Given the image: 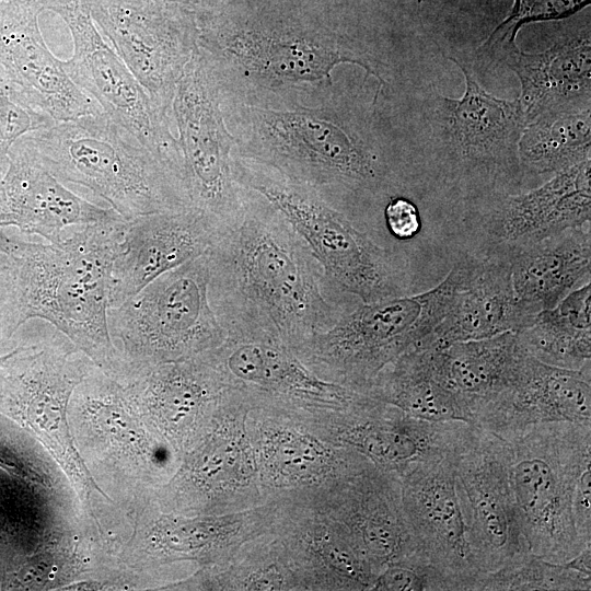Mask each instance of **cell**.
<instances>
[{"label": "cell", "instance_id": "cell-1", "mask_svg": "<svg viewBox=\"0 0 591 591\" xmlns=\"http://www.w3.org/2000/svg\"><path fill=\"white\" fill-rule=\"evenodd\" d=\"M197 49L222 102L260 107L315 105L339 86L341 63L378 80L386 65L363 40L332 20L324 0H225L197 12Z\"/></svg>", "mask_w": 591, "mask_h": 591}, {"label": "cell", "instance_id": "cell-2", "mask_svg": "<svg viewBox=\"0 0 591 591\" xmlns=\"http://www.w3.org/2000/svg\"><path fill=\"white\" fill-rule=\"evenodd\" d=\"M206 256L208 298L222 327L273 331L299 357L317 332L347 313L337 299L344 292L308 243L258 193L245 188L240 212L217 232Z\"/></svg>", "mask_w": 591, "mask_h": 591}, {"label": "cell", "instance_id": "cell-3", "mask_svg": "<svg viewBox=\"0 0 591 591\" xmlns=\"http://www.w3.org/2000/svg\"><path fill=\"white\" fill-rule=\"evenodd\" d=\"M221 103L237 157L309 187L349 220L395 185L392 154L373 114L340 88L315 105Z\"/></svg>", "mask_w": 591, "mask_h": 591}, {"label": "cell", "instance_id": "cell-4", "mask_svg": "<svg viewBox=\"0 0 591 591\" xmlns=\"http://www.w3.org/2000/svg\"><path fill=\"white\" fill-rule=\"evenodd\" d=\"M126 220L82 225L56 243L26 242L0 230L10 265L0 273V336L39 318L62 333L107 375L123 361L108 331V286Z\"/></svg>", "mask_w": 591, "mask_h": 591}, {"label": "cell", "instance_id": "cell-5", "mask_svg": "<svg viewBox=\"0 0 591 591\" xmlns=\"http://www.w3.org/2000/svg\"><path fill=\"white\" fill-rule=\"evenodd\" d=\"M28 137L55 177L89 188L126 221L192 209L171 169L106 113L58 121Z\"/></svg>", "mask_w": 591, "mask_h": 591}, {"label": "cell", "instance_id": "cell-6", "mask_svg": "<svg viewBox=\"0 0 591 591\" xmlns=\"http://www.w3.org/2000/svg\"><path fill=\"white\" fill-rule=\"evenodd\" d=\"M474 260L457 262L426 292L361 303L317 332L299 359L318 376L367 393L385 366L416 347L445 316Z\"/></svg>", "mask_w": 591, "mask_h": 591}, {"label": "cell", "instance_id": "cell-7", "mask_svg": "<svg viewBox=\"0 0 591 591\" xmlns=\"http://www.w3.org/2000/svg\"><path fill=\"white\" fill-rule=\"evenodd\" d=\"M518 519L529 551L564 564L584 546L575 528L572 499L591 459V425L529 426L502 437Z\"/></svg>", "mask_w": 591, "mask_h": 591}, {"label": "cell", "instance_id": "cell-8", "mask_svg": "<svg viewBox=\"0 0 591 591\" xmlns=\"http://www.w3.org/2000/svg\"><path fill=\"white\" fill-rule=\"evenodd\" d=\"M233 175L241 187L260 194L282 212L338 290L361 303L406 294L403 258L376 244L312 189L235 153Z\"/></svg>", "mask_w": 591, "mask_h": 591}, {"label": "cell", "instance_id": "cell-9", "mask_svg": "<svg viewBox=\"0 0 591 591\" xmlns=\"http://www.w3.org/2000/svg\"><path fill=\"white\" fill-rule=\"evenodd\" d=\"M465 77L460 99L439 94L432 85L425 114L431 129L438 166L472 200L507 192L522 178L518 142L526 125L518 99H498L486 92L466 65L449 57Z\"/></svg>", "mask_w": 591, "mask_h": 591}, {"label": "cell", "instance_id": "cell-10", "mask_svg": "<svg viewBox=\"0 0 591 591\" xmlns=\"http://www.w3.org/2000/svg\"><path fill=\"white\" fill-rule=\"evenodd\" d=\"M206 253L169 270L120 305L108 309L113 343L119 341L123 375L195 357L225 338L208 298Z\"/></svg>", "mask_w": 591, "mask_h": 591}, {"label": "cell", "instance_id": "cell-11", "mask_svg": "<svg viewBox=\"0 0 591 591\" xmlns=\"http://www.w3.org/2000/svg\"><path fill=\"white\" fill-rule=\"evenodd\" d=\"M218 84L196 49L177 82L171 118L177 130L182 183L192 209L221 230L242 208L245 188L233 175L235 141Z\"/></svg>", "mask_w": 591, "mask_h": 591}, {"label": "cell", "instance_id": "cell-12", "mask_svg": "<svg viewBox=\"0 0 591 591\" xmlns=\"http://www.w3.org/2000/svg\"><path fill=\"white\" fill-rule=\"evenodd\" d=\"M42 1L45 10L65 21L72 36L73 54L70 59L61 60L65 72L104 113L160 158L182 183L181 155L171 115L152 101L103 39L88 0Z\"/></svg>", "mask_w": 591, "mask_h": 591}, {"label": "cell", "instance_id": "cell-13", "mask_svg": "<svg viewBox=\"0 0 591 591\" xmlns=\"http://www.w3.org/2000/svg\"><path fill=\"white\" fill-rule=\"evenodd\" d=\"M225 338L206 351L228 383L252 402L291 413L324 415L367 396L309 369L273 331L231 324Z\"/></svg>", "mask_w": 591, "mask_h": 591}, {"label": "cell", "instance_id": "cell-14", "mask_svg": "<svg viewBox=\"0 0 591 591\" xmlns=\"http://www.w3.org/2000/svg\"><path fill=\"white\" fill-rule=\"evenodd\" d=\"M451 459L466 538L477 570L483 575L495 571L530 552L510 487L506 440L464 422Z\"/></svg>", "mask_w": 591, "mask_h": 591}, {"label": "cell", "instance_id": "cell-15", "mask_svg": "<svg viewBox=\"0 0 591 591\" xmlns=\"http://www.w3.org/2000/svg\"><path fill=\"white\" fill-rule=\"evenodd\" d=\"M88 2L96 26L152 101L170 114L177 82L197 49L198 11L155 0Z\"/></svg>", "mask_w": 591, "mask_h": 591}, {"label": "cell", "instance_id": "cell-16", "mask_svg": "<svg viewBox=\"0 0 591 591\" xmlns=\"http://www.w3.org/2000/svg\"><path fill=\"white\" fill-rule=\"evenodd\" d=\"M590 169L591 159L526 193H493L473 199L466 222L482 257H507L555 233L590 223Z\"/></svg>", "mask_w": 591, "mask_h": 591}, {"label": "cell", "instance_id": "cell-17", "mask_svg": "<svg viewBox=\"0 0 591 591\" xmlns=\"http://www.w3.org/2000/svg\"><path fill=\"white\" fill-rule=\"evenodd\" d=\"M399 482L416 551L445 575L456 591L477 590L483 573L474 565L466 538L451 453L414 464Z\"/></svg>", "mask_w": 591, "mask_h": 591}, {"label": "cell", "instance_id": "cell-18", "mask_svg": "<svg viewBox=\"0 0 591 591\" xmlns=\"http://www.w3.org/2000/svg\"><path fill=\"white\" fill-rule=\"evenodd\" d=\"M324 438L352 449L398 478L414 464L448 455L463 421H427L367 395L324 416Z\"/></svg>", "mask_w": 591, "mask_h": 591}, {"label": "cell", "instance_id": "cell-19", "mask_svg": "<svg viewBox=\"0 0 591 591\" xmlns=\"http://www.w3.org/2000/svg\"><path fill=\"white\" fill-rule=\"evenodd\" d=\"M322 489L324 509L343 525L376 575L416 551L396 475L370 462Z\"/></svg>", "mask_w": 591, "mask_h": 591}, {"label": "cell", "instance_id": "cell-20", "mask_svg": "<svg viewBox=\"0 0 591 591\" xmlns=\"http://www.w3.org/2000/svg\"><path fill=\"white\" fill-rule=\"evenodd\" d=\"M42 0H0V65L56 123L104 113L65 72L38 25Z\"/></svg>", "mask_w": 591, "mask_h": 591}, {"label": "cell", "instance_id": "cell-21", "mask_svg": "<svg viewBox=\"0 0 591 591\" xmlns=\"http://www.w3.org/2000/svg\"><path fill=\"white\" fill-rule=\"evenodd\" d=\"M120 219L112 208L99 207L65 187L43 165L28 134L11 147L0 179V228L13 225L56 243L67 227Z\"/></svg>", "mask_w": 591, "mask_h": 591}, {"label": "cell", "instance_id": "cell-22", "mask_svg": "<svg viewBox=\"0 0 591 591\" xmlns=\"http://www.w3.org/2000/svg\"><path fill=\"white\" fill-rule=\"evenodd\" d=\"M217 232L213 223L195 209L126 221L109 279V309L120 305L162 274L206 253Z\"/></svg>", "mask_w": 591, "mask_h": 591}, {"label": "cell", "instance_id": "cell-23", "mask_svg": "<svg viewBox=\"0 0 591 591\" xmlns=\"http://www.w3.org/2000/svg\"><path fill=\"white\" fill-rule=\"evenodd\" d=\"M558 421L591 425V361L570 370L529 354L513 385L475 414L474 426L506 437Z\"/></svg>", "mask_w": 591, "mask_h": 591}, {"label": "cell", "instance_id": "cell-24", "mask_svg": "<svg viewBox=\"0 0 591 591\" xmlns=\"http://www.w3.org/2000/svg\"><path fill=\"white\" fill-rule=\"evenodd\" d=\"M128 378L131 399L177 437L199 418L216 415L233 392L206 352L140 369Z\"/></svg>", "mask_w": 591, "mask_h": 591}, {"label": "cell", "instance_id": "cell-25", "mask_svg": "<svg viewBox=\"0 0 591 591\" xmlns=\"http://www.w3.org/2000/svg\"><path fill=\"white\" fill-rule=\"evenodd\" d=\"M534 316L514 293L508 259L475 256L470 276L445 316L416 347L441 349L456 341L519 332Z\"/></svg>", "mask_w": 591, "mask_h": 591}, {"label": "cell", "instance_id": "cell-26", "mask_svg": "<svg viewBox=\"0 0 591 591\" xmlns=\"http://www.w3.org/2000/svg\"><path fill=\"white\" fill-rule=\"evenodd\" d=\"M248 431L263 487L314 488L355 473L371 462L352 449L322 440L296 426L259 422Z\"/></svg>", "mask_w": 591, "mask_h": 591}, {"label": "cell", "instance_id": "cell-27", "mask_svg": "<svg viewBox=\"0 0 591 591\" xmlns=\"http://www.w3.org/2000/svg\"><path fill=\"white\" fill-rule=\"evenodd\" d=\"M503 61L519 78L526 123L552 112H580L590 108L591 37L590 23L560 37L546 50L524 53L518 46L505 54Z\"/></svg>", "mask_w": 591, "mask_h": 591}, {"label": "cell", "instance_id": "cell-28", "mask_svg": "<svg viewBox=\"0 0 591 591\" xmlns=\"http://www.w3.org/2000/svg\"><path fill=\"white\" fill-rule=\"evenodd\" d=\"M250 406L235 390L220 410V421L186 463L184 478L210 501L233 505L257 494L258 470L246 427Z\"/></svg>", "mask_w": 591, "mask_h": 591}, {"label": "cell", "instance_id": "cell-29", "mask_svg": "<svg viewBox=\"0 0 591 591\" xmlns=\"http://www.w3.org/2000/svg\"><path fill=\"white\" fill-rule=\"evenodd\" d=\"M506 258L518 300L536 315L590 282V223L523 246Z\"/></svg>", "mask_w": 591, "mask_h": 591}, {"label": "cell", "instance_id": "cell-30", "mask_svg": "<svg viewBox=\"0 0 591 591\" xmlns=\"http://www.w3.org/2000/svg\"><path fill=\"white\" fill-rule=\"evenodd\" d=\"M436 378L475 414L515 382L529 352L517 332L429 349Z\"/></svg>", "mask_w": 591, "mask_h": 591}, {"label": "cell", "instance_id": "cell-31", "mask_svg": "<svg viewBox=\"0 0 591 591\" xmlns=\"http://www.w3.org/2000/svg\"><path fill=\"white\" fill-rule=\"evenodd\" d=\"M367 394L418 419L474 425L470 409L436 378L425 348H412L385 366Z\"/></svg>", "mask_w": 591, "mask_h": 591}, {"label": "cell", "instance_id": "cell-32", "mask_svg": "<svg viewBox=\"0 0 591 591\" xmlns=\"http://www.w3.org/2000/svg\"><path fill=\"white\" fill-rule=\"evenodd\" d=\"M526 351L549 366L578 370L591 361V286L571 291L517 332Z\"/></svg>", "mask_w": 591, "mask_h": 591}, {"label": "cell", "instance_id": "cell-33", "mask_svg": "<svg viewBox=\"0 0 591 591\" xmlns=\"http://www.w3.org/2000/svg\"><path fill=\"white\" fill-rule=\"evenodd\" d=\"M269 520L266 512L232 511L198 519H166L154 530L153 541L163 553L190 559H228Z\"/></svg>", "mask_w": 591, "mask_h": 591}, {"label": "cell", "instance_id": "cell-34", "mask_svg": "<svg viewBox=\"0 0 591 591\" xmlns=\"http://www.w3.org/2000/svg\"><path fill=\"white\" fill-rule=\"evenodd\" d=\"M518 157L522 171L554 175L591 159V109L545 113L526 123Z\"/></svg>", "mask_w": 591, "mask_h": 591}, {"label": "cell", "instance_id": "cell-35", "mask_svg": "<svg viewBox=\"0 0 591 591\" xmlns=\"http://www.w3.org/2000/svg\"><path fill=\"white\" fill-rule=\"evenodd\" d=\"M591 575L551 563L528 552L499 569L484 573L477 590H590Z\"/></svg>", "mask_w": 591, "mask_h": 591}, {"label": "cell", "instance_id": "cell-36", "mask_svg": "<svg viewBox=\"0 0 591 591\" xmlns=\"http://www.w3.org/2000/svg\"><path fill=\"white\" fill-rule=\"evenodd\" d=\"M589 4L590 0H514L509 15L478 47V56L485 65L501 61L503 55L517 46L515 37L523 25L561 20Z\"/></svg>", "mask_w": 591, "mask_h": 591}, {"label": "cell", "instance_id": "cell-37", "mask_svg": "<svg viewBox=\"0 0 591 591\" xmlns=\"http://www.w3.org/2000/svg\"><path fill=\"white\" fill-rule=\"evenodd\" d=\"M56 121L37 107L0 65V179L9 164V152L24 135L51 127Z\"/></svg>", "mask_w": 591, "mask_h": 591}, {"label": "cell", "instance_id": "cell-38", "mask_svg": "<svg viewBox=\"0 0 591 591\" xmlns=\"http://www.w3.org/2000/svg\"><path fill=\"white\" fill-rule=\"evenodd\" d=\"M371 590L450 591L455 590V587L453 582L424 555L415 551L387 565L375 578Z\"/></svg>", "mask_w": 591, "mask_h": 591}, {"label": "cell", "instance_id": "cell-39", "mask_svg": "<svg viewBox=\"0 0 591 591\" xmlns=\"http://www.w3.org/2000/svg\"><path fill=\"white\" fill-rule=\"evenodd\" d=\"M384 220L389 232L397 240H409L420 230L417 207L404 197H391L384 207Z\"/></svg>", "mask_w": 591, "mask_h": 591}, {"label": "cell", "instance_id": "cell-40", "mask_svg": "<svg viewBox=\"0 0 591 591\" xmlns=\"http://www.w3.org/2000/svg\"><path fill=\"white\" fill-rule=\"evenodd\" d=\"M591 464L581 473L572 499L577 534L584 546H591Z\"/></svg>", "mask_w": 591, "mask_h": 591}, {"label": "cell", "instance_id": "cell-41", "mask_svg": "<svg viewBox=\"0 0 591 591\" xmlns=\"http://www.w3.org/2000/svg\"><path fill=\"white\" fill-rule=\"evenodd\" d=\"M165 4L178 5L193 11H199L201 9L200 0H155Z\"/></svg>", "mask_w": 591, "mask_h": 591}, {"label": "cell", "instance_id": "cell-42", "mask_svg": "<svg viewBox=\"0 0 591 591\" xmlns=\"http://www.w3.org/2000/svg\"><path fill=\"white\" fill-rule=\"evenodd\" d=\"M10 259L7 253L0 247V273L8 269Z\"/></svg>", "mask_w": 591, "mask_h": 591}, {"label": "cell", "instance_id": "cell-43", "mask_svg": "<svg viewBox=\"0 0 591 591\" xmlns=\"http://www.w3.org/2000/svg\"><path fill=\"white\" fill-rule=\"evenodd\" d=\"M225 0H200L201 9H212L221 3H223Z\"/></svg>", "mask_w": 591, "mask_h": 591}, {"label": "cell", "instance_id": "cell-44", "mask_svg": "<svg viewBox=\"0 0 591 591\" xmlns=\"http://www.w3.org/2000/svg\"><path fill=\"white\" fill-rule=\"evenodd\" d=\"M16 351L18 348L4 356H0V367L3 366Z\"/></svg>", "mask_w": 591, "mask_h": 591}]
</instances>
